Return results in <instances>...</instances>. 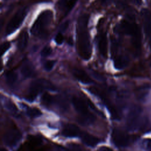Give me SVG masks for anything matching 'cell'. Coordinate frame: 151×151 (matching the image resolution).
Instances as JSON below:
<instances>
[{"label": "cell", "mask_w": 151, "mask_h": 151, "mask_svg": "<svg viewBox=\"0 0 151 151\" xmlns=\"http://www.w3.org/2000/svg\"><path fill=\"white\" fill-rule=\"evenodd\" d=\"M88 18L87 14H84L80 17L77 22L78 49L80 56L84 60H88L92 52L90 36L87 31Z\"/></svg>", "instance_id": "cell-1"}, {"label": "cell", "mask_w": 151, "mask_h": 151, "mask_svg": "<svg viewBox=\"0 0 151 151\" xmlns=\"http://www.w3.org/2000/svg\"><path fill=\"white\" fill-rule=\"evenodd\" d=\"M53 14L51 10L42 11L37 17L31 28V33L38 36L44 31L46 27L50 24L52 19Z\"/></svg>", "instance_id": "cell-2"}, {"label": "cell", "mask_w": 151, "mask_h": 151, "mask_svg": "<svg viewBox=\"0 0 151 151\" xmlns=\"http://www.w3.org/2000/svg\"><path fill=\"white\" fill-rule=\"evenodd\" d=\"M73 104L79 114L81 121L85 123H91L95 120L94 115L89 111L85 102L80 98L74 97L73 99Z\"/></svg>", "instance_id": "cell-3"}, {"label": "cell", "mask_w": 151, "mask_h": 151, "mask_svg": "<svg viewBox=\"0 0 151 151\" xmlns=\"http://www.w3.org/2000/svg\"><path fill=\"white\" fill-rule=\"evenodd\" d=\"M44 88H48L51 90H55V87L45 80L38 79L32 81L29 87L27 95L28 100L31 101L34 100Z\"/></svg>", "instance_id": "cell-4"}, {"label": "cell", "mask_w": 151, "mask_h": 151, "mask_svg": "<svg viewBox=\"0 0 151 151\" xmlns=\"http://www.w3.org/2000/svg\"><path fill=\"white\" fill-rule=\"evenodd\" d=\"M27 13V10L25 8H21L19 9L12 17L8 22L6 28V34H10L14 32L19 27L25 18Z\"/></svg>", "instance_id": "cell-5"}, {"label": "cell", "mask_w": 151, "mask_h": 151, "mask_svg": "<svg viewBox=\"0 0 151 151\" xmlns=\"http://www.w3.org/2000/svg\"><path fill=\"white\" fill-rule=\"evenodd\" d=\"M142 110L138 106H133L130 110L127 117V126L129 130L136 129L139 126Z\"/></svg>", "instance_id": "cell-6"}, {"label": "cell", "mask_w": 151, "mask_h": 151, "mask_svg": "<svg viewBox=\"0 0 151 151\" xmlns=\"http://www.w3.org/2000/svg\"><path fill=\"white\" fill-rule=\"evenodd\" d=\"M111 140L118 147H126L130 143L128 134L119 129H113L111 133Z\"/></svg>", "instance_id": "cell-7"}, {"label": "cell", "mask_w": 151, "mask_h": 151, "mask_svg": "<svg viewBox=\"0 0 151 151\" xmlns=\"http://www.w3.org/2000/svg\"><path fill=\"white\" fill-rule=\"evenodd\" d=\"M21 132L16 129L8 130L4 135L3 140L5 145L9 146L15 145L21 139Z\"/></svg>", "instance_id": "cell-8"}, {"label": "cell", "mask_w": 151, "mask_h": 151, "mask_svg": "<svg viewBox=\"0 0 151 151\" xmlns=\"http://www.w3.org/2000/svg\"><path fill=\"white\" fill-rule=\"evenodd\" d=\"M63 134L68 137H75L80 136L81 132L77 126L74 124H67L63 128Z\"/></svg>", "instance_id": "cell-9"}, {"label": "cell", "mask_w": 151, "mask_h": 151, "mask_svg": "<svg viewBox=\"0 0 151 151\" xmlns=\"http://www.w3.org/2000/svg\"><path fill=\"white\" fill-rule=\"evenodd\" d=\"M143 22V28L146 37L151 38V15L149 11L144 9L142 11Z\"/></svg>", "instance_id": "cell-10"}, {"label": "cell", "mask_w": 151, "mask_h": 151, "mask_svg": "<svg viewBox=\"0 0 151 151\" xmlns=\"http://www.w3.org/2000/svg\"><path fill=\"white\" fill-rule=\"evenodd\" d=\"M120 30L123 34L132 35L139 31V29L136 24L130 23L127 21H123L120 24Z\"/></svg>", "instance_id": "cell-11"}, {"label": "cell", "mask_w": 151, "mask_h": 151, "mask_svg": "<svg viewBox=\"0 0 151 151\" xmlns=\"http://www.w3.org/2000/svg\"><path fill=\"white\" fill-rule=\"evenodd\" d=\"M80 136L83 143L90 147H94L100 142L99 139L88 133H81Z\"/></svg>", "instance_id": "cell-12"}, {"label": "cell", "mask_w": 151, "mask_h": 151, "mask_svg": "<svg viewBox=\"0 0 151 151\" xmlns=\"http://www.w3.org/2000/svg\"><path fill=\"white\" fill-rule=\"evenodd\" d=\"M74 76L80 82L84 84H90L92 82L91 79L85 71L80 69H75L73 71Z\"/></svg>", "instance_id": "cell-13"}, {"label": "cell", "mask_w": 151, "mask_h": 151, "mask_svg": "<svg viewBox=\"0 0 151 151\" xmlns=\"http://www.w3.org/2000/svg\"><path fill=\"white\" fill-rule=\"evenodd\" d=\"M21 72L22 76L25 77H32L35 74L34 66L29 61L24 62L22 64L21 68Z\"/></svg>", "instance_id": "cell-14"}, {"label": "cell", "mask_w": 151, "mask_h": 151, "mask_svg": "<svg viewBox=\"0 0 151 151\" xmlns=\"http://www.w3.org/2000/svg\"><path fill=\"white\" fill-rule=\"evenodd\" d=\"M99 49L100 54L104 57L107 54V39L106 34L101 35L99 41Z\"/></svg>", "instance_id": "cell-15"}, {"label": "cell", "mask_w": 151, "mask_h": 151, "mask_svg": "<svg viewBox=\"0 0 151 151\" xmlns=\"http://www.w3.org/2000/svg\"><path fill=\"white\" fill-rule=\"evenodd\" d=\"M28 32L25 31H22L19 34L17 42V47L19 50L22 51L25 48L28 44Z\"/></svg>", "instance_id": "cell-16"}, {"label": "cell", "mask_w": 151, "mask_h": 151, "mask_svg": "<svg viewBox=\"0 0 151 151\" xmlns=\"http://www.w3.org/2000/svg\"><path fill=\"white\" fill-rule=\"evenodd\" d=\"M128 64V59L125 56L119 55L115 58L114 60V66L115 68L120 70L124 68Z\"/></svg>", "instance_id": "cell-17"}, {"label": "cell", "mask_w": 151, "mask_h": 151, "mask_svg": "<svg viewBox=\"0 0 151 151\" xmlns=\"http://www.w3.org/2000/svg\"><path fill=\"white\" fill-rule=\"evenodd\" d=\"M131 36L132 37V45L136 52H138L140 50L141 47V36L140 30L137 31Z\"/></svg>", "instance_id": "cell-18"}, {"label": "cell", "mask_w": 151, "mask_h": 151, "mask_svg": "<svg viewBox=\"0 0 151 151\" xmlns=\"http://www.w3.org/2000/svg\"><path fill=\"white\" fill-rule=\"evenodd\" d=\"M3 105L5 109L11 113L15 114L18 111L16 105L9 99H5L3 103Z\"/></svg>", "instance_id": "cell-19"}, {"label": "cell", "mask_w": 151, "mask_h": 151, "mask_svg": "<svg viewBox=\"0 0 151 151\" xmlns=\"http://www.w3.org/2000/svg\"><path fill=\"white\" fill-rule=\"evenodd\" d=\"M41 101L43 104L49 106L55 102V99L49 93H45L42 95L41 97Z\"/></svg>", "instance_id": "cell-20"}, {"label": "cell", "mask_w": 151, "mask_h": 151, "mask_svg": "<svg viewBox=\"0 0 151 151\" xmlns=\"http://www.w3.org/2000/svg\"><path fill=\"white\" fill-rule=\"evenodd\" d=\"M17 75L16 73H15L13 71H8L6 74V81L7 83L12 86L17 81Z\"/></svg>", "instance_id": "cell-21"}, {"label": "cell", "mask_w": 151, "mask_h": 151, "mask_svg": "<svg viewBox=\"0 0 151 151\" xmlns=\"http://www.w3.org/2000/svg\"><path fill=\"white\" fill-rule=\"evenodd\" d=\"M58 151H83L81 147L76 143L69 144L67 147H60Z\"/></svg>", "instance_id": "cell-22"}, {"label": "cell", "mask_w": 151, "mask_h": 151, "mask_svg": "<svg viewBox=\"0 0 151 151\" xmlns=\"http://www.w3.org/2000/svg\"><path fill=\"white\" fill-rule=\"evenodd\" d=\"M27 114L31 117L34 118V117H39L40 116H41L42 113L39 109L37 108H30L28 109Z\"/></svg>", "instance_id": "cell-23"}, {"label": "cell", "mask_w": 151, "mask_h": 151, "mask_svg": "<svg viewBox=\"0 0 151 151\" xmlns=\"http://www.w3.org/2000/svg\"><path fill=\"white\" fill-rule=\"evenodd\" d=\"M10 45V42H5L0 45V57L8 50Z\"/></svg>", "instance_id": "cell-24"}, {"label": "cell", "mask_w": 151, "mask_h": 151, "mask_svg": "<svg viewBox=\"0 0 151 151\" xmlns=\"http://www.w3.org/2000/svg\"><path fill=\"white\" fill-rule=\"evenodd\" d=\"M77 1V0H69L68 1H67V4L65 6V12L67 14L68 12H69L72 9V8L75 5Z\"/></svg>", "instance_id": "cell-25"}, {"label": "cell", "mask_w": 151, "mask_h": 151, "mask_svg": "<svg viewBox=\"0 0 151 151\" xmlns=\"http://www.w3.org/2000/svg\"><path fill=\"white\" fill-rule=\"evenodd\" d=\"M52 52V48L49 46H45L44 47L41 51V55L44 57H46L51 54Z\"/></svg>", "instance_id": "cell-26"}, {"label": "cell", "mask_w": 151, "mask_h": 151, "mask_svg": "<svg viewBox=\"0 0 151 151\" xmlns=\"http://www.w3.org/2000/svg\"><path fill=\"white\" fill-rule=\"evenodd\" d=\"M55 64V60H49L45 62L44 64V68L45 70L47 71H50L52 69L53 67L54 66Z\"/></svg>", "instance_id": "cell-27"}, {"label": "cell", "mask_w": 151, "mask_h": 151, "mask_svg": "<svg viewBox=\"0 0 151 151\" xmlns=\"http://www.w3.org/2000/svg\"><path fill=\"white\" fill-rule=\"evenodd\" d=\"M64 41V37H63V35H62L61 33H58L55 37V42L58 44V45H60L63 43Z\"/></svg>", "instance_id": "cell-28"}, {"label": "cell", "mask_w": 151, "mask_h": 151, "mask_svg": "<svg viewBox=\"0 0 151 151\" xmlns=\"http://www.w3.org/2000/svg\"><path fill=\"white\" fill-rule=\"evenodd\" d=\"M93 76L94 77L95 79L100 81H103L105 80L104 77L101 76V74H100L99 73H97V72H93Z\"/></svg>", "instance_id": "cell-29"}, {"label": "cell", "mask_w": 151, "mask_h": 151, "mask_svg": "<svg viewBox=\"0 0 151 151\" xmlns=\"http://www.w3.org/2000/svg\"><path fill=\"white\" fill-rule=\"evenodd\" d=\"M144 146L147 151H151V139H146L144 142Z\"/></svg>", "instance_id": "cell-30"}, {"label": "cell", "mask_w": 151, "mask_h": 151, "mask_svg": "<svg viewBox=\"0 0 151 151\" xmlns=\"http://www.w3.org/2000/svg\"><path fill=\"white\" fill-rule=\"evenodd\" d=\"M68 25H69V21H67L64 22L61 25V27H60V30H61V31H65L67 29Z\"/></svg>", "instance_id": "cell-31"}, {"label": "cell", "mask_w": 151, "mask_h": 151, "mask_svg": "<svg viewBox=\"0 0 151 151\" xmlns=\"http://www.w3.org/2000/svg\"><path fill=\"white\" fill-rule=\"evenodd\" d=\"M98 151H113V150L108 147L102 146L98 149Z\"/></svg>", "instance_id": "cell-32"}, {"label": "cell", "mask_w": 151, "mask_h": 151, "mask_svg": "<svg viewBox=\"0 0 151 151\" xmlns=\"http://www.w3.org/2000/svg\"><path fill=\"white\" fill-rule=\"evenodd\" d=\"M67 2V0H60L59 2V5L60 7L65 6Z\"/></svg>", "instance_id": "cell-33"}, {"label": "cell", "mask_w": 151, "mask_h": 151, "mask_svg": "<svg viewBox=\"0 0 151 151\" xmlns=\"http://www.w3.org/2000/svg\"><path fill=\"white\" fill-rule=\"evenodd\" d=\"M129 1H130L131 2L136 4V5H140L142 2V0H128Z\"/></svg>", "instance_id": "cell-34"}, {"label": "cell", "mask_w": 151, "mask_h": 151, "mask_svg": "<svg viewBox=\"0 0 151 151\" xmlns=\"http://www.w3.org/2000/svg\"><path fill=\"white\" fill-rule=\"evenodd\" d=\"M4 24V19L3 18H0V31L2 29Z\"/></svg>", "instance_id": "cell-35"}, {"label": "cell", "mask_w": 151, "mask_h": 151, "mask_svg": "<svg viewBox=\"0 0 151 151\" xmlns=\"http://www.w3.org/2000/svg\"><path fill=\"white\" fill-rule=\"evenodd\" d=\"M0 151H8V150L5 148H0Z\"/></svg>", "instance_id": "cell-36"}, {"label": "cell", "mask_w": 151, "mask_h": 151, "mask_svg": "<svg viewBox=\"0 0 151 151\" xmlns=\"http://www.w3.org/2000/svg\"><path fill=\"white\" fill-rule=\"evenodd\" d=\"M2 68V64H1V63H0V71H1Z\"/></svg>", "instance_id": "cell-37"}]
</instances>
